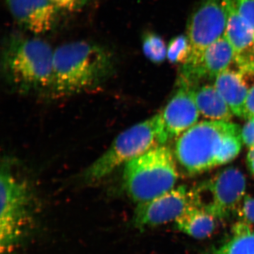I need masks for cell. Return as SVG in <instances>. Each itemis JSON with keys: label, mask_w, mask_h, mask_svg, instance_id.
<instances>
[{"label": "cell", "mask_w": 254, "mask_h": 254, "mask_svg": "<svg viewBox=\"0 0 254 254\" xmlns=\"http://www.w3.org/2000/svg\"><path fill=\"white\" fill-rule=\"evenodd\" d=\"M115 68V58L105 47L87 41L65 43L55 50L49 91L53 96L64 97L93 89Z\"/></svg>", "instance_id": "7a4b0ae2"}, {"label": "cell", "mask_w": 254, "mask_h": 254, "mask_svg": "<svg viewBox=\"0 0 254 254\" xmlns=\"http://www.w3.org/2000/svg\"><path fill=\"white\" fill-rule=\"evenodd\" d=\"M169 141L161 113L136 124L119 134L108 149L85 170V182L99 181L117 169Z\"/></svg>", "instance_id": "5b68a950"}, {"label": "cell", "mask_w": 254, "mask_h": 254, "mask_svg": "<svg viewBox=\"0 0 254 254\" xmlns=\"http://www.w3.org/2000/svg\"><path fill=\"white\" fill-rule=\"evenodd\" d=\"M141 46L145 58L152 63L160 64L167 59L168 46L158 33L145 31L141 37Z\"/></svg>", "instance_id": "2e32d148"}, {"label": "cell", "mask_w": 254, "mask_h": 254, "mask_svg": "<svg viewBox=\"0 0 254 254\" xmlns=\"http://www.w3.org/2000/svg\"><path fill=\"white\" fill-rule=\"evenodd\" d=\"M242 128L230 122H200L177 138V163L188 175H198L232 162L242 150Z\"/></svg>", "instance_id": "6da1fadb"}, {"label": "cell", "mask_w": 254, "mask_h": 254, "mask_svg": "<svg viewBox=\"0 0 254 254\" xmlns=\"http://www.w3.org/2000/svg\"><path fill=\"white\" fill-rule=\"evenodd\" d=\"M177 89L161 113L164 127L169 140L178 138L198 123L200 117L193 89L177 82Z\"/></svg>", "instance_id": "8fae6325"}, {"label": "cell", "mask_w": 254, "mask_h": 254, "mask_svg": "<svg viewBox=\"0 0 254 254\" xmlns=\"http://www.w3.org/2000/svg\"><path fill=\"white\" fill-rule=\"evenodd\" d=\"M235 6L254 33V0H234Z\"/></svg>", "instance_id": "ffe728a7"}, {"label": "cell", "mask_w": 254, "mask_h": 254, "mask_svg": "<svg viewBox=\"0 0 254 254\" xmlns=\"http://www.w3.org/2000/svg\"><path fill=\"white\" fill-rule=\"evenodd\" d=\"M191 54L190 40L186 35L174 37L168 46L167 59L171 63L185 64Z\"/></svg>", "instance_id": "ac0fdd59"}, {"label": "cell", "mask_w": 254, "mask_h": 254, "mask_svg": "<svg viewBox=\"0 0 254 254\" xmlns=\"http://www.w3.org/2000/svg\"><path fill=\"white\" fill-rule=\"evenodd\" d=\"M242 139L247 148L254 147V118L247 119V122L242 128Z\"/></svg>", "instance_id": "7402d4cb"}, {"label": "cell", "mask_w": 254, "mask_h": 254, "mask_svg": "<svg viewBox=\"0 0 254 254\" xmlns=\"http://www.w3.org/2000/svg\"><path fill=\"white\" fill-rule=\"evenodd\" d=\"M14 21L34 35L53 31L60 21L62 10L50 0H6Z\"/></svg>", "instance_id": "30bf717a"}, {"label": "cell", "mask_w": 254, "mask_h": 254, "mask_svg": "<svg viewBox=\"0 0 254 254\" xmlns=\"http://www.w3.org/2000/svg\"><path fill=\"white\" fill-rule=\"evenodd\" d=\"M214 86L230 107L234 115L245 118V108L251 87L239 69L225 70L215 78Z\"/></svg>", "instance_id": "4fadbf2b"}, {"label": "cell", "mask_w": 254, "mask_h": 254, "mask_svg": "<svg viewBox=\"0 0 254 254\" xmlns=\"http://www.w3.org/2000/svg\"><path fill=\"white\" fill-rule=\"evenodd\" d=\"M226 14L225 36L235 50L237 68L252 63L254 54V33L239 14L234 0H222Z\"/></svg>", "instance_id": "7c38bea8"}, {"label": "cell", "mask_w": 254, "mask_h": 254, "mask_svg": "<svg viewBox=\"0 0 254 254\" xmlns=\"http://www.w3.org/2000/svg\"><path fill=\"white\" fill-rule=\"evenodd\" d=\"M0 249L8 253L32 230L34 224L33 197L27 182L18 178L7 164L0 176Z\"/></svg>", "instance_id": "8992f818"}, {"label": "cell", "mask_w": 254, "mask_h": 254, "mask_svg": "<svg viewBox=\"0 0 254 254\" xmlns=\"http://www.w3.org/2000/svg\"><path fill=\"white\" fill-rule=\"evenodd\" d=\"M211 254H254V230L244 235H233Z\"/></svg>", "instance_id": "e0dca14e"}, {"label": "cell", "mask_w": 254, "mask_h": 254, "mask_svg": "<svg viewBox=\"0 0 254 254\" xmlns=\"http://www.w3.org/2000/svg\"><path fill=\"white\" fill-rule=\"evenodd\" d=\"M200 115L212 121L230 122L234 114L214 85L204 84L193 89Z\"/></svg>", "instance_id": "5bb4252c"}, {"label": "cell", "mask_w": 254, "mask_h": 254, "mask_svg": "<svg viewBox=\"0 0 254 254\" xmlns=\"http://www.w3.org/2000/svg\"><path fill=\"white\" fill-rule=\"evenodd\" d=\"M241 220L254 225V197L246 194L236 210Z\"/></svg>", "instance_id": "d6986e66"}, {"label": "cell", "mask_w": 254, "mask_h": 254, "mask_svg": "<svg viewBox=\"0 0 254 254\" xmlns=\"http://www.w3.org/2000/svg\"><path fill=\"white\" fill-rule=\"evenodd\" d=\"M247 164L250 173L254 177V147L249 150L247 155Z\"/></svg>", "instance_id": "cb8c5ba5"}, {"label": "cell", "mask_w": 254, "mask_h": 254, "mask_svg": "<svg viewBox=\"0 0 254 254\" xmlns=\"http://www.w3.org/2000/svg\"><path fill=\"white\" fill-rule=\"evenodd\" d=\"M173 150L159 145L125 165L123 187L136 204L145 203L175 188L179 173Z\"/></svg>", "instance_id": "277c9868"}, {"label": "cell", "mask_w": 254, "mask_h": 254, "mask_svg": "<svg viewBox=\"0 0 254 254\" xmlns=\"http://www.w3.org/2000/svg\"><path fill=\"white\" fill-rule=\"evenodd\" d=\"M53 4L56 5L62 11H79L86 6L91 0H50Z\"/></svg>", "instance_id": "44dd1931"}, {"label": "cell", "mask_w": 254, "mask_h": 254, "mask_svg": "<svg viewBox=\"0 0 254 254\" xmlns=\"http://www.w3.org/2000/svg\"><path fill=\"white\" fill-rule=\"evenodd\" d=\"M54 51L41 38L11 34L4 41L1 68L6 81L16 91H49Z\"/></svg>", "instance_id": "3957f363"}, {"label": "cell", "mask_w": 254, "mask_h": 254, "mask_svg": "<svg viewBox=\"0 0 254 254\" xmlns=\"http://www.w3.org/2000/svg\"><path fill=\"white\" fill-rule=\"evenodd\" d=\"M250 118H254V86L250 88L245 103L244 119L247 120Z\"/></svg>", "instance_id": "603a6c76"}, {"label": "cell", "mask_w": 254, "mask_h": 254, "mask_svg": "<svg viewBox=\"0 0 254 254\" xmlns=\"http://www.w3.org/2000/svg\"><path fill=\"white\" fill-rule=\"evenodd\" d=\"M190 190L179 186L145 203H138L132 223L139 230H145L175 221L191 205Z\"/></svg>", "instance_id": "9c48e42d"}, {"label": "cell", "mask_w": 254, "mask_h": 254, "mask_svg": "<svg viewBox=\"0 0 254 254\" xmlns=\"http://www.w3.org/2000/svg\"><path fill=\"white\" fill-rule=\"evenodd\" d=\"M247 180L235 167L219 171L190 190L192 204L218 219L227 218L237 210L245 196Z\"/></svg>", "instance_id": "52a82bcc"}, {"label": "cell", "mask_w": 254, "mask_h": 254, "mask_svg": "<svg viewBox=\"0 0 254 254\" xmlns=\"http://www.w3.org/2000/svg\"><path fill=\"white\" fill-rule=\"evenodd\" d=\"M226 14L222 0H200L187 21V34L191 54L185 64L199 63L205 50L225 35Z\"/></svg>", "instance_id": "ba28073f"}, {"label": "cell", "mask_w": 254, "mask_h": 254, "mask_svg": "<svg viewBox=\"0 0 254 254\" xmlns=\"http://www.w3.org/2000/svg\"></svg>", "instance_id": "484cf974"}, {"label": "cell", "mask_w": 254, "mask_h": 254, "mask_svg": "<svg viewBox=\"0 0 254 254\" xmlns=\"http://www.w3.org/2000/svg\"><path fill=\"white\" fill-rule=\"evenodd\" d=\"M215 218L203 209L192 204L175 220L180 231L195 239L211 236L216 229Z\"/></svg>", "instance_id": "9a60e30c"}, {"label": "cell", "mask_w": 254, "mask_h": 254, "mask_svg": "<svg viewBox=\"0 0 254 254\" xmlns=\"http://www.w3.org/2000/svg\"><path fill=\"white\" fill-rule=\"evenodd\" d=\"M240 68H252L254 70V54L253 57V60H252V63L248 65V66H245V67Z\"/></svg>", "instance_id": "d4e9b609"}]
</instances>
